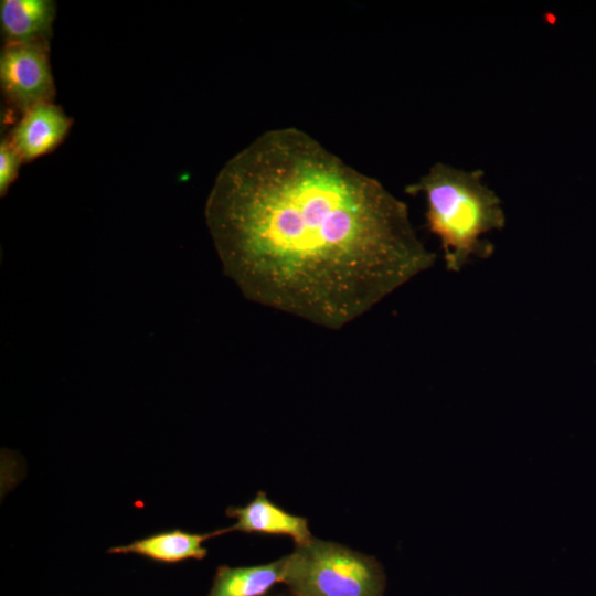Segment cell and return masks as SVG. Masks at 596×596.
I'll list each match as a JSON object with an SVG mask.
<instances>
[{
  "mask_svg": "<svg viewBox=\"0 0 596 596\" xmlns=\"http://www.w3.org/2000/svg\"><path fill=\"white\" fill-rule=\"evenodd\" d=\"M205 221L245 298L338 330L430 268L407 205L307 132H263L220 170Z\"/></svg>",
  "mask_w": 596,
  "mask_h": 596,
  "instance_id": "6da1fadb",
  "label": "cell"
},
{
  "mask_svg": "<svg viewBox=\"0 0 596 596\" xmlns=\"http://www.w3.org/2000/svg\"><path fill=\"white\" fill-rule=\"evenodd\" d=\"M405 192L423 195L426 227L439 240L448 270L460 272L471 259L493 254V244L483 236L503 228L505 214L482 171L437 162Z\"/></svg>",
  "mask_w": 596,
  "mask_h": 596,
  "instance_id": "7a4b0ae2",
  "label": "cell"
},
{
  "mask_svg": "<svg viewBox=\"0 0 596 596\" xmlns=\"http://www.w3.org/2000/svg\"><path fill=\"white\" fill-rule=\"evenodd\" d=\"M281 583L296 596H383L384 590L372 557L316 538L284 557Z\"/></svg>",
  "mask_w": 596,
  "mask_h": 596,
  "instance_id": "3957f363",
  "label": "cell"
},
{
  "mask_svg": "<svg viewBox=\"0 0 596 596\" xmlns=\"http://www.w3.org/2000/svg\"><path fill=\"white\" fill-rule=\"evenodd\" d=\"M49 41L6 42L0 55V84L6 99L22 114L52 102L55 86Z\"/></svg>",
  "mask_w": 596,
  "mask_h": 596,
  "instance_id": "277c9868",
  "label": "cell"
},
{
  "mask_svg": "<svg viewBox=\"0 0 596 596\" xmlns=\"http://www.w3.org/2000/svg\"><path fill=\"white\" fill-rule=\"evenodd\" d=\"M72 118L52 102L41 103L24 111L13 127L9 140L23 162L53 151L67 136Z\"/></svg>",
  "mask_w": 596,
  "mask_h": 596,
  "instance_id": "5b68a950",
  "label": "cell"
},
{
  "mask_svg": "<svg viewBox=\"0 0 596 596\" xmlns=\"http://www.w3.org/2000/svg\"><path fill=\"white\" fill-rule=\"evenodd\" d=\"M226 514L236 519L230 531L289 535L296 545L308 543L312 536L305 518L290 514L269 501L264 492L244 507H232Z\"/></svg>",
  "mask_w": 596,
  "mask_h": 596,
  "instance_id": "8992f818",
  "label": "cell"
},
{
  "mask_svg": "<svg viewBox=\"0 0 596 596\" xmlns=\"http://www.w3.org/2000/svg\"><path fill=\"white\" fill-rule=\"evenodd\" d=\"M227 533L226 529L205 534H195L180 529L160 532L127 545L114 546L110 554H137L161 563H178L185 560H202L207 550L203 542Z\"/></svg>",
  "mask_w": 596,
  "mask_h": 596,
  "instance_id": "52a82bcc",
  "label": "cell"
},
{
  "mask_svg": "<svg viewBox=\"0 0 596 596\" xmlns=\"http://www.w3.org/2000/svg\"><path fill=\"white\" fill-rule=\"evenodd\" d=\"M55 13L51 0H2L0 23L6 42L49 41Z\"/></svg>",
  "mask_w": 596,
  "mask_h": 596,
  "instance_id": "ba28073f",
  "label": "cell"
},
{
  "mask_svg": "<svg viewBox=\"0 0 596 596\" xmlns=\"http://www.w3.org/2000/svg\"><path fill=\"white\" fill-rule=\"evenodd\" d=\"M284 557L265 565L220 566L207 596H262L283 582Z\"/></svg>",
  "mask_w": 596,
  "mask_h": 596,
  "instance_id": "9c48e42d",
  "label": "cell"
},
{
  "mask_svg": "<svg viewBox=\"0 0 596 596\" xmlns=\"http://www.w3.org/2000/svg\"><path fill=\"white\" fill-rule=\"evenodd\" d=\"M23 162L21 155L9 138L0 143V194L3 196L15 180L19 168Z\"/></svg>",
  "mask_w": 596,
  "mask_h": 596,
  "instance_id": "30bf717a",
  "label": "cell"
}]
</instances>
